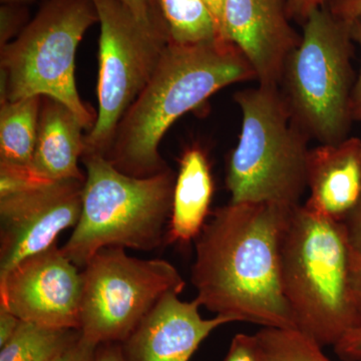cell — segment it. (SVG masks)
Segmentation results:
<instances>
[{
    "mask_svg": "<svg viewBox=\"0 0 361 361\" xmlns=\"http://www.w3.org/2000/svg\"><path fill=\"white\" fill-rule=\"evenodd\" d=\"M214 194V182L203 149L193 146L180 157L176 177L167 240L188 244L196 240L206 224Z\"/></svg>",
    "mask_w": 361,
    "mask_h": 361,
    "instance_id": "cell-16",
    "label": "cell"
},
{
    "mask_svg": "<svg viewBox=\"0 0 361 361\" xmlns=\"http://www.w3.org/2000/svg\"><path fill=\"white\" fill-rule=\"evenodd\" d=\"M97 23L92 0H47L20 35L1 47V102L51 97L92 129L97 113L80 99L75 71L78 44Z\"/></svg>",
    "mask_w": 361,
    "mask_h": 361,
    "instance_id": "cell-7",
    "label": "cell"
},
{
    "mask_svg": "<svg viewBox=\"0 0 361 361\" xmlns=\"http://www.w3.org/2000/svg\"><path fill=\"white\" fill-rule=\"evenodd\" d=\"M234 99L242 128L228 161L230 203L300 205L307 189L310 137L292 121L278 87L259 85L240 90Z\"/></svg>",
    "mask_w": 361,
    "mask_h": 361,
    "instance_id": "cell-5",
    "label": "cell"
},
{
    "mask_svg": "<svg viewBox=\"0 0 361 361\" xmlns=\"http://www.w3.org/2000/svg\"><path fill=\"white\" fill-rule=\"evenodd\" d=\"M327 4V0H286L287 11L291 20L303 25L310 14L318 7Z\"/></svg>",
    "mask_w": 361,
    "mask_h": 361,
    "instance_id": "cell-28",
    "label": "cell"
},
{
    "mask_svg": "<svg viewBox=\"0 0 361 361\" xmlns=\"http://www.w3.org/2000/svg\"><path fill=\"white\" fill-rule=\"evenodd\" d=\"M329 0H327V2H329Z\"/></svg>",
    "mask_w": 361,
    "mask_h": 361,
    "instance_id": "cell-34",
    "label": "cell"
},
{
    "mask_svg": "<svg viewBox=\"0 0 361 361\" xmlns=\"http://www.w3.org/2000/svg\"><path fill=\"white\" fill-rule=\"evenodd\" d=\"M84 125L68 106L44 97L32 168L47 182L85 180L78 160L85 152Z\"/></svg>",
    "mask_w": 361,
    "mask_h": 361,
    "instance_id": "cell-15",
    "label": "cell"
},
{
    "mask_svg": "<svg viewBox=\"0 0 361 361\" xmlns=\"http://www.w3.org/2000/svg\"><path fill=\"white\" fill-rule=\"evenodd\" d=\"M92 2L101 25L99 109L85 135L84 155L106 156L118 123L149 82L167 44L149 35L118 0Z\"/></svg>",
    "mask_w": 361,
    "mask_h": 361,
    "instance_id": "cell-9",
    "label": "cell"
},
{
    "mask_svg": "<svg viewBox=\"0 0 361 361\" xmlns=\"http://www.w3.org/2000/svg\"><path fill=\"white\" fill-rule=\"evenodd\" d=\"M334 348L341 360L361 361V325L346 332Z\"/></svg>",
    "mask_w": 361,
    "mask_h": 361,
    "instance_id": "cell-25",
    "label": "cell"
},
{
    "mask_svg": "<svg viewBox=\"0 0 361 361\" xmlns=\"http://www.w3.org/2000/svg\"><path fill=\"white\" fill-rule=\"evenodd\" d=\"M286 0H225L223 35L243 54L259 85L278 87L285 63L301 42Z\"/></svg>",
    "mask_w": 361,
    "mask_h": 361,
    "instance_id": "cell-12",
    "label": "cell"
},
{
    "mask_svg": "<svg viewBox=\"0 0 361 361\" xmlns=\"http://www.w3.org/2000/svg\"><path fill=\"white\" fill-rule=\"evenodd\" d=\"M84 184L61 180L0 199V278L25 259L47 250L59 233L78 224Z\"/></svg>",
    "mask_w": 361,
    "mask_h": 361,
    "instance_id": "cell-11",
    "label": "cell"
},
{
    "mask_svg": "<svg viewBox=\"0 0 361 361\" xmlns=\"http://www.w3.org/2000/svg\"><path fill=\"white\" fill-rule=\"evenodd\" d=\"M254 336L257 361H331L322 346L298 329L262 327Z\"/></svg>",
    "mask_w": 361,
    "mask_h": 361,
    "instance_id": "cell-20",
    "label": "cell"
},
{
    "mask_svg": "<svg viewBox=\"0 0 361 361\" xmlns=\"http://www.w3.org/2000/svg\"><path fill=\"white\" fill-rule=\"evenodd\" d=\"M342 222L345 227L346 237L353 257L356 292L361 310V198L357 205Z\"/></svg>",
    "mask_w": 361,
    "mask_h": 361,
    "instance_id": "cell-22",
    "label": "cell"
},
{
    "mask_svg": "<svg viewBox=\"0 0 361 361\" xmlns=\"http://www.w3.org/2000/svg\"><path fill=\"white\" fill-rule=\"evenodd\" d=\"M82 336L80 329L20 322L0 351V361H51Z\"/></svg>",
    "mask_w": 361,
    "mask_h": 361,
    "instance_id": "cell-18",
    "label": "cell"
},
{
    "mask_svg": "<svg viewBox=\"0 0 361 361\" xmlns=\"http://www.w3.org/2000/svg\"><path fill=\"white\" fill-rule=\"evenodd\" d=\"M272 203L218 208L196 240L192 283L201 306L262 327L295 329L281 285V241L291 211Z\"/></svg>",
    "mask_w": 361,
    "mask_h": 361,
    "instance_id": "cell-1",
    "label": "cell"
},
{
    "mask_svg": "<svg viewBox=\"0 0 361 361\" xmlns=\"http://www.w3.org/2000/svg\"><path fill=\"white\" fill-rule=\"evenodd\" d=\"M178 296L175 292L166 294L142 320L125 341L126 360L189 361L211 332L236 322L225 315L204 319L196 298L185 302Z\"/></svg>",
    "mask_w": 361,
    "mask_h": 361,
    "instance_id": "cell-13",
    "label": "cell"
},
{
    "mask_svg": "<svg viewBox=\"0 0 361 361\" xmlns=\"http://www.w3.org/2000/svg\"><path fill=\"white\" fill-rule=\"evenodd\" d=\"M252 80H256L255 71L227 40L169 42L149 82L118 123L106 158L134 177L164 172L169 167L159 146L171 126L218 90Z\"/></svg>",
    "mask_w": 361,
    "mask_h": 361,
    "instance_id": "cell-2",
    "label": "cell"
},
{
    "mask_svg": "<svg viewBox=\"0 0 361 361\" xmlns=\"http://www.w3.org/2000/svg\"><path fill=\"white\" fill-rule=\"evenodd\" d=\"M4 4H25V2L32 1V0H1Z\"/></svg>",
    "mask_w": 361,
    "mask_h": 361,
    "instance_id": "cell-33",
    "label": "cell"
},
{
    "mask_svg": "<svg viewBox=\"0 0 361 361\" xmlns=\"http://www.w3.org/2000/svg\"><path fill=\"white\" fill-rule=\"evenodd\" d=\"M159 2L170 32V42L199 44L225 40L220 35L205 0H159Z\"/></svg>",
    "mask_w": 361,
    "mask_h": 361,
    "instance_id": "cell-19",
    "label": "cell"
},
{
    "mask_svg": "<svg viewBox=\"0 0 361 361\" xmlns=\"http://www.w3.org/2000/svg\"><path fill=\"white\" fill-rule=\"evenodd\" d=\"M99 345L92 343L82 336L51 361H96Z\"/></svg>",
    "mask_w": 361,
    "mask_h": 361,
    "instance_id": "cell-26",
    "label": "cell"
},
{
    "mask_svg": "<svg viewBox=\"0 0 361 361\" xmlns=\"http://www.w3.org/2000/svg\"><path fill=\"white\" fill-rule=\"evenodd\" d=\"M42 97L1 102L0 110V164L32 167Z\"/></svg>",
    "mask_w": 361,
    "mask_h": 361,
    "instance_id": "cell-17",
    "label": "cell"
},
{
    "mask_svg": "<svg viewBox=\"0 0 361 361\" xmlns=\"http://www.w3.org/2000/svg\"><path fill=\"white\" fill-rule=\"evenodd\" d=\"M351 37L353 42L360 45L361 52V16L351 23ZM351 116L353 122H361V63L360 73L355 78L351 94Z\"/></svg>",
    "mask_w": 361,
    "mask_h": 361,
    "instance_id": "cell-27",
    "label": "cell"
},
{
    "mask_svg": "<svg viewBox=\"0 0 361 361\" xmlns=\"http://www.w3.org/2000/svg\"><path fill=\"white\" fill-rule=\"evenodd\" d=\"M87 176L82 208L61 248L78 267L108 247L151 251L160 246L172 212L176 177L170 168L149 177L118 170L106 156L82 157Z\"/></svg>",
    "mask_w": 361,
    "mask_h": 361,
    "instance_id": "cell-4",
    "label": "cell"
},
{
    "mask_svg": "<svg viewBox=\"0 0 361 361\" xmlns=\"http://www.w3.org/2000/svg\"><path fill=\"white\" fill-rule=\"evenodd\" d=\"M20 322L11 311L0 306V348H4L13 337Z\"/></svg>",
    "mask_w": 361,
    "mask_h": 361,
    "instance_id": "cell-30",
    "label": "cell"
},
{
    "mask_svg": "<svg viewBox=\"0 0 361 361\" xmlns=\"http://www.w3.org/2000/svg\"><path fill=\"white\" fill-rule=\"evenodd\" d=\"M149 35L161 42H170V32L159 0H118Z\"/></svg>",
    "mask_w": 361,
    "mask_h": 361,
    "instance_id": "cell-21",
    "label": "cell"
},
{
    "mask_svg": "<svg viewBox=\"0 0 361 361\" xmlns=\"http://www.w3.org/2000/svg\"><path fill=\"white\" fill-rule=\"evenodd\" d=\"M307 189L308 209L330 219H345L361 198V139L348 137L310 149Z\"/></svg>",
    "mask_w": 361,
    "mask_h": 361,
    "instance_id": "cell-14",
    "label": "cell"
},
{
    "mask_svg": "<svg viewBox=\"0 0 361 361\" xmlns=\"http://www.w3.org/2000/svg\"><path fill=\"white\" fill-rule=\"evenodd\" d=\"M96 361H127L123 348L116 342L99 344L97 349Z\"/></svg>",
    "mask_w": 361,
    "mask_h": 361,
    "instance_id": "cell-31",
    "label": "cell"
},
{
    "mask_svg": "<svg viewBox=\"0 0 361 361\" xmlns=\"http://www.w3.org/2000/svg\"><path fill=\"white\" fill-rule=\"evenodd\" d=\"M82 274L80 332L97 345L125 342L166 294L185 287L168 261L134 258L120 247L97 252Z\"/></svg>",
    "mask_w": 361,
    "mask_h": 361,
    "instance_id": "cell-8",
    "label": "cell"
},
{
    "mask_svg": "<svg viewBox=\"0 0 361 361\" xmlns=\"http://www.w3.org/2000/svg\"><path fill=\"white\" fill-rule=\"evenodd\" d=\"M327 6L334 16L348 23L361 16V0H329Z\"/></svg>",
    "mask_w": 361,
    "mask_h": 361,
    "instance_id": "cell-29",
    "label": "cell"
},
{
    "mask_svg": "<svg viewBox=\"0 0 361 361\" xmlns=\"http://www.w3.org/2000/svg\"><path fill=\"white\" fill-rule=\"evenodd\" d=\"M302 25L300 44L287 59L278 89L292 121L310 140L338 144L348 139L353 123L351 23L334 16L326 4Z\"/></svg>",
    "mask_w": 361,
    "mask_h": 361,
    "instance_id": "cell-6",
    "label": "cell"
},
{
    "mask_svg": "<svg viewBox=\"0 0 361 361\" xmlns=\"http://www.w3.org/2000/svg\"><path fill=\"white\" fill-rule=\"evenodd\" d=\"M281 285L296 329L336 345L361 325L355 269L342 221L305 205L291 211L281 241Z\"/></svg>",
    "mask_w": 361,
    "mask_h": 361,
    "instance_id": "cell-3",
    "label": "cell"
},
{
    "mask_svg": "<svg viewBox=\"0 0 361 361\" xmlns=\"http://www.w3.org/2000/svg\"><path fill=\"white\" fill-rule=\"evenodd\" d=\"M82 296V272L56 243L0 278V306L21 322L80 330Z\"/></svg>",
    "mask_w": 361,
    "mask_h": 361,
    "instance_id": "cell-10",
    "label": "cell"
},
{
    "mask_svg": "<svg viewBox=\"0 0 361 361\" xmlns=\"http://www.w3.org/2000/svg\"><path fill=\"white\" fill-rule=\"evenodd\" d=\"M224 361H257L255 336L236 334L232 339Z\"/></svg>",
    "mask_w": 361,
    "mask_h": 361,
    "instance_id": "cell-24",
    "label": "cell"
},
{
    "mask_svg": "<svg viewBox=\"0 0 361 361\" xmlns=\"http://www.w3.org/2000/svg\"><path fill=\"white\" fill-rule=\"evenodd\" d=\"M18 4H4L0 9V42L2 45L8 44L11 37L18 32L21 23L25 20L26 13L23 8L18 7Z\"/></svg>",
    "mask_w": 361,
    "mask_h": 361,
    "instance_id": "cell-23",
    "label": "cell"
},
{
    "mask_svg": "<svg viewBox=\"0 0 361 361\" xmlns=\"http://www.w3.org/2000/svg\"><path fill=\"white\" fill-rule=\"evenodd\" d=\"M205 1L213 14L214 20H215L221 37L225 39L224 35H223V8H224L225 0H205Z\"/></svg>",
    "mask_w": 361,
    "mask_h": 361,
    "instance_id": "cell-32",
    "label": "cell"
}]
</instances>
